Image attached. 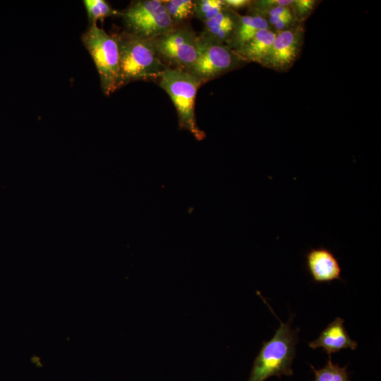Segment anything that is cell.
<instances>
[{"instance_id": "6da1fadb", "label": "cell", "mask_w": 381, "mask_h": 381, "mask_svg": "<svg viewBox=\"0 0 381 381\" xmlns=\"http://www.w3.org/2000/svg\"><path fill=\"white\" fill-rule=\"evenodd\" d=\"M114 35L119 52L117 89L138 80L157 83L167 66L157 54L153 39L125 30Z\"/></svg>"}, {"instance_id": "7a4b0ae2", "label": "cell", "mask_w": 381, "mask_h": 381, "mask_svg": "<svg viewBox=\"0 0 381 381\" xmlns=\"http://www.w3.org/2000/svg\"><path fill=\"white\" fill-rule=\"evenodd\" d=\"M293 315L280 325L273 337L265 341L255 357L248 381H265L267 378L293 375L291 368L298 342L299 329L291 327Z\"/></svg>"}, {"instance_id": "3957f363", "label": "cell", "mask_w": 381, "mask_h": 381, "mask_svg": "<svg viewBox=\"0 0 381 381\" xmlns=\"http://www.w3.org/2000/svg\"><path fill=\"white\" fill-rule=\"evenodd\" d=\"M169 96L177 113L179 128L190 132L198 141L206 133L197 124L195 104L202 82L188 71L166 67L157 82Z\"/></svg>"}, {"instance_id": "277c9868", "label": "cell", "mask_w": 381, "mask_h": 381, "mask_svg": "<svg viewBox=\"0 0 381 381\" xmlns=\"http://www.w3.org/2000/svg\"><path fill=\"white\" fill-rule=\"evenodd\" d=\"M81 40L95 63L103 93L111 95L118 90L119 72V46L115 35L92 24L82 35Z\"/></svg>"}, {"instance_id": "5b68a950", "label": "cell", "mask_w": 381, "mask_h": 381, "mask_svg": "<svg viewBox=\"0 0 381 381\" xmlns=\"http://www.w3.org/2000/svg\"><path fill=\"white\" fill-rule=\"evenodd\" d=\"M153 42L158 57L167 67L187 71L198 57L199 38L190 25L175 26Z\"/></svg>"}, {"instance_id": "8992f818", "label": "cell", "mask_w": 381, "mask_h": 381, "mask_svg": "<svg viewBox=\"0 0 381 381\" xmlns=\"http://www.w3.org/2000/svg\"><path fill=\"white\" fill-rule=\"evenodd\" d=\"M121 16L125 31L143 38L155 39L175 27L162 0L133 1Z\"/></svg>"}, {"instance_id": "52a82bcc", "label": "cell", "mask_w": 381, "mask_h": 381, "mask_svg": "<svg viewBox=\"0 0 381 381\" xmlns=\"http://www.w3.org/2000/svg\"><path fill=\"white\" fill-rule=\"evenodd\" d=\"M198 57L187 71L205 83L236 68L243 61L229 46L200 35Z\"/></svg>"}, {"instance_id": "ba28073f", "label": "cell", "mask_w": 381, "mask_h": 381, "mask_svg": "<svg viewBox=\"0 0 381 381\" xmlns=\"http://www.w3.org/2000/svg\"><path fill=\"white\" fill-rule=\"evenodd\" d=\"M303 41L300 27L280 31L275 39L263 66L277 71H286L297 59Z\"/></svg>"}, {"instance_id": "9c48e42d", "label": "cell", "mask_w": 381, "mask_h": 381, "mask_svg": "<svg viewBox=\"0 0 381 381\" xmlns=\"http://www.w3.org/2000/svg\"><path fill=\"white\" fill-rule=\"evenodd\" d=\"M306 268L315 283L341 280V268L334 253L325 247L310 249L306 254Z\"/></svg>"}, {"instance_id": "30bf717a", "label": "cell", "mask_w": 381, "mask_h": 381, "mask_svg": "<svg viewBox=\"0 0 381 381\" xmlns=\"http://www.w3.org/2000/svg\"><path fill=\"white\" fill-rule=\"evenodd\" d=\"M344 322V319L337 317L316 339L308 343L309 347L313 349L322 348L329 356L343 349H356L358 343L351 338Z\"/></svg>"}, {"instance_id": "8fae6325", "label": "cell", "mask_w": 381, "mask_h": 381, "mask_svg": "<svg viewBox=\"0 0 381 381\" xmlns=\"http://www.w3.org/2000/svg\"><path fill=\"white\" fill-rule=\"evenodd\" d=\"M238 17V13L227 8L204 23V29L200 36L229 47L235 35Z\"/></svg>"}, {"instance_id": "7c38bea8", "label": "cell", "mask_w": 381, "mask_h": 381, "mask_svg": "<svg viewBox=\"0 0 381 381\" xmlns=\"http://www.w3.org/2000/svg\"><path fill=\"white\" fill-rule=\"evenodd\" d=\"M276 35L269 28L260 30L252 39L234 51L243 61H253L263 65Z\"/></svg>"}, {"instance_id": "4fadbf2b", "label": "cell", "mask_w": 381, "mask_h": 381, "mask_svg": "<svg viewBox=\"0 0 381 381\" xmlns=\"http://www.w3.org/2000/svg\"><path fill=\"white\" fill-rule=\"evenodd\" d=\"M268 28L267 20L260 15L243 16L238 15L236 30L229 47L236 50L252 39L260 30Z\"/></svg>"}, {"instance_id": "5bb4252c", "label": "cell", "mask_w": 381, "mask_h": 381, "mask_svg": "<svg viewBox=\"0 0 381 381\" xmlns=\"http://www.w3.org/2000/svg\"><path fill=\"white\" fill-rule=\"evenodd\" d=\"M163 2L174 26L185 24L187 20L194 17V1L166 0Z\"/></svg>"}, {"instance_id": "9a60e30c", "label": "cell", "mask_w": 381, "mask_h": 381, "mask_svg": "<svg viewBox=\"0 0 381 381\" xmlns=\"http://www.w3.org/2000/svg\"><path fill=\"white\" fill-rule=\"evenodd\" d=\"M89 25L97 24L98 20L111 16H121V13L115 10L104 0H84Z\"/></svg>"}, {"instance_id": "2e32d148", "label": "cell", "mask_w": 381, "mask_h": 381, "mask_svg": "<svg viewBox=\"0 0 381 381\" xmlns=\"http://www.w3.org/2000/svg\"><path fill=\"white\" fill-rule=\"evenodd\" d=\"M315 374V379L313 381H351L347 371V366L341 367L339 364L332 363L331 356L325 365L319 369H315L310 365Z\"/></svg>"}, {"instance_id": "e0dca14e", "label": "cell", "mask_w": 381, "mask_h": 381, "mask_svg": "<svg viewBox=\"0 0 381 381\" xmlns=\"http://www.w3.org/2000/svg\"><path fill=\"white\" fill-rule=\"evenodd\" d=\"M194 1V17L203 23L228 8L224 0H198Z\"/></svg>"}, {"instance_id": "ac0fdd59", "label": "cell", "mask_w": 381, "mask_h": 381, "mask_svg": "<svg viewBox=\"0 0 381 381\" xmlns=\"http://www.w3.org/2000/svg\"><path fill=\"white\" fill-rule=\"evenodd\" d=\"M315 2L313 0H296L293 1L291 6H294V11L296 16L299 18H304L310 13Z\"/></svg>"}, {"instance_id": "d6986e66", "label": "cell", "mask_w": 381, "mask_h": 381, "mask_svg": "<svg viewBox=\"0 0 381 381\" xmlns=\"http://www.w3.org/2000/svg\"><path fill=\"white\" fill-rule=\"evenodd\" d=\"M292 0H266V1H254L251 4L255 5L253 8L260 12L267 8L275 7V6H285L289 7L293 4Z\"/></svg>"}, {"instance_id": "ffe728a7", "label": "cell", "mask_w": 381, "mask_h": 381, "mask_svg": "<svg viewBox=\"0 0 381 381\" xmlns=\"http://www.w3.org/2000/svg\"><path fill=\"white\" fill-rule=\"evenodd\" d=\"M226 6L231 9H239L250 4L248 0H224Z\"/></svg>"}]
</instances>
